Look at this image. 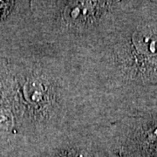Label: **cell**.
<instances>
[{
	"instance_id": "cell-1",
	"label": "cell",
	"mask_w": 157,
	"mask_h": 157,
	"mask_svg": "<svg viewBox=\"0 0 157 157\" xmlns=\"http://www.w3.org/2000/svg\"><path fill=\"white\" fill-rule=\"evenodd\" d=\"M14 67L10 84L18 134L38 150L102 126L100 113L71 59L25 45Z\"/></svg>"
},
{
	"instance_id": "cell-2",
	"label": "cell",
	"mask_w": 157,
	"mask_h": 157,
	"mask_svg": "<svg viewBox=\"0 0 157 157\" xmlns=\"http://www.w3.org/2000/svg\"><path fill=\"white\" fill-rule=\"evenodd\" d=\"M25 45L73 59L111 29L127 1H25Z\"/></svg>"
}]
</instances>
